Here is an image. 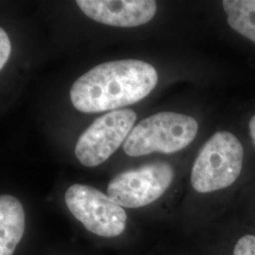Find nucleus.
<instances>
[{
	"label": "nucleus",
	"instance_id": "nucleus-3",
	"mask_svg": "<svg viewBox=\"0 0 255 255\" xmlns=\"http://www.w3.org/2000/svg\"><path fill=\"white\" fill-rule=\"evenodd\" d=\"M244 147L230 131H218L202 146L191 171V184L199 193L225 189L239 178Z\"/></svg>",
	"mask_w": 255,
	"mask_h": 255
},
{
	"label": "nucleus",
	"instance_id": "nucleus-8",
	"mask_svg": "<svg viewBox=\"0 0 255 255\" xmlns=\"http://www.w3.org/2000/svg\"><path fill=\"white\" fill-rule=\"evenodd\" d=\"M25 211L9 195L0 197V255H12L25 233Z\"/></svg>",
	"mask_w": 255,
	"mask_h": 255
},
{
	"label": "nucleus",
	"instance_id": "nucleus-10",
	"mask_svg": "<svg viewBox=\"0 0 255 255\" xmlns=\"http://www.w3.org/2000/svg\"><path fill=\"white\" fill-rule=\"evenodd\" d=\"M234 255H255V236H245L237 241Z\"/></svg>",
	"mask_w": 255,
	"mask_h": 255
},
{
	"label": "nucleus",
	"instance_id": "nucleus-5",
	"mask_svg": "<svg viewBox=\"0 0 255 255\" xmlns=\"http://www.w3.org/2000/svg\"><path fill=\"white\" fill-rule=\"evenodd\" d=\"M136 118L132 110L125 109L112 111L96 119L77 142V159L87 167L104 163L127 139Z\"/></svg>",
	"mask_w": 255,
	"mask_h": 255
},
{
	"label": "nucleus",
	"instance_id": "nucleus-4",
	"mask_svg": "<svg viewBox=\"0 0 255 255\" xmlns=\"http://www.w3.org/2000/svg\"><path fill=\"white\" fill-rule=\"evenodd\" d=\"M64 200L74 217L99 237H119L126 229L125 210L92 186L73 184L65 192Z\"/></svg>",
	"mask_w": 255,
	"mask_h": 255
},
{
	"label": "nucleus",
	"instance_id": "nucleus-7",
	"mask_svg": "<svg viewBox=\"0 0 255 255\" xmlns=\"http://www.w3.org/2000/svg\"><path fill=\"white\" fill-rule=\"evenodd\" d=\"M76 3L89 18L113 27L144 25L154 17L157 9L152 0H78Z\"/></svg>",
	"mask_w": 255,
	"mask_h": 255
},
{
	"label": "nucleus",
	"instance_id": "nucleus-6",
	"mask_svg": "<svg viewBox=\"0 0 255 255\" xmlns=\"http://www.w3.org/2000/svg\"><path fill=\"white\" fill-rule=\"evenodd\" d=\"M174 171L166 163H152L119 173L107 193L121 207L140 208L157 201L172 183Z\"/></svg>",
	"mask_w": 255,
	"mask_h": 255
},
{
	"label": "nucleus",
	"instance_id": "nucleus-1",
	"mask_svg": "<svg viewBox=\"0 0 255 255\" xmlns=\"http://www.w3.org/2000/svg\"><path fill=\"white\" fill-rule=\"evenodd\" d=\"M157 82L158 74L151 64L134 59L108 62L74 82L70 100L82 113L119 109L145 99Z\"/></svg>",
	"mask_w": 255,
	"mask_h": 255
},
{
	"label": "nucleus",
	"instance_id": "nucleus-2",
	"mask_svg": "<svg viewBox=\"0 0 255 255\" xmlns=\"http://www.w3.org/2000/svg\"><path fill=\"white\" fill-rule=\"evenodd\" d=\"M197 120L182 114L161 112L143 119L127 137L123 149L138 157L152 152L174 153L189 146L197 136Z\"/></svg>",
	"mask_w": 255,
	"mask_h": 255
},
{
	"label": "nucleus",
	"instance_id": "nucleus-12",
	"mask_svg": "<svg viewBox=\"0 0 255 255\" xmlns=\"http://www.w3.org/2000/svg\"><path fill=\"white\" fill-rule=\"evenodd\" d=\"M249 130H250V135L253 140V143L255 146V115L249 122Z\"/></svg>",
	"mask_w": 255,
	"mask_h": 255
},
{
	"label": "nucleus",
	"instance_id": "nucleus-9",
	"mask_svg": "<svg viewBox=\"0 0 255 255\" xmlns=\"http://www.w3.org/2000/svg\"><path fill=\"white\" fill-rule=\"evenodd\" d=\"M222 6L229 26L255 44V0H225Z\"/></svg>",
	"mask_w": 255,
	"mask_h": 255
},
{
	"label": "nucleus",
	"instance_id": "nucleus-11",
	"mask_svg": "<svg viewBox=\"0 0 255 255\" xmlns=\"http://www.w3.org/2000/svg\"><path fill=\"white\" fill-rule=\"evenodd\" d=\"M11 46L8 34L3 28H0V69H3L9 60Z\"/></svg>",
	"mask_w": 255,
	"mask_h": 255
}]
</instances>
